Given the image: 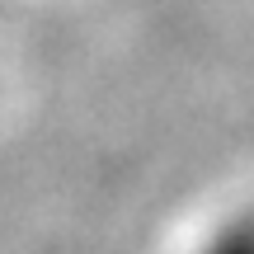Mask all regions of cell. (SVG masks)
Segmentation results:
<instances>
[{
  "label": "cell",
  "instance_id": "1",
  "mask_svg": "<svg viewBox=\"0 0 254 254\" xmlns=\"http://www.w3.org/2000/svg\"><path fill=\"white\" fill-rule=\"evenodd\" d=\"M212 254H254V226H240V231H231L226 240H221Z\"/></svg>",
  "mask_w": 254,
  "mask_h": 254
}]
</instances>
